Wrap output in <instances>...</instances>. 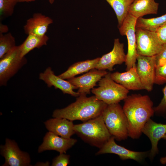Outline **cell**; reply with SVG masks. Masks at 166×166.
I'll list each match as a JSON object with an SVG mask.
<instances>
[{
  "label": "cell",
  "instance_id": "83f0119b",
  "mask_svg": "<svg viewBox=\"0 0 166 166\" xmlns=\"http://www.w3.org/2000/svg\"><path fill=\"white\" fill-rule=\"evenodd\" d=\"M163 97L160 103L154 107L155 113L164 117H166V85L162 90Z\"/></svg>",
  "mask_w": 166,
  "mask_h": 166
},
{
  "label": "cell",
  "instance_id": "9c48e42d",
  "mask_svg": "<svg viewBox=\"0 0 166 166\" xmlns=\"http://www.w3.org/2000/svg\"><path fill=\"white\" fill-rule=\"evenodd\" d=\"M0 153L5 159L3 166H30L29 154L21 151L14 140L6 138L4 145H0Z\"/></svg>",
  "mask_w": 166,
  "mask_h": 166
},
{
  "label": "cell",
  "instance_id": "7c38bea8",
  "mask_svg": "<svg viewBox=\"0 0 166 166\" xmlns=\"http://www.w3.org/2000/svg\"><path fill=\"white\" fill-rule=\"evenodd\" d=\"M115 138L112 136L108 141L96 153V155L113 153L118 155L122 160L132 159L141 162L147 155V152L132 151L116 144Z\"/></svg>",
  "mask_w": 166,
  "mask_h": 166
},
{
  "label": "cell",
  "instance_id": "f1b7e54d",
  "mask_svg": "<svg viewBox=\"0 0 166 166\" xmlns=\"http://www.w3.org/2000/svg\"><path fill=\"white\" fill-rule=\"evenodd\" d=\"M70 156L64 153L60 154L53 159L51 166H66L70 162Z\"/></svg>",
  "mask_w": 166,
  "mask_h": 166
},
{
  "label": "cell",
  "instance_id": "cb8c5ba5",
  "mask_svg": "<svg viewBox=\"0 0 166 166\" xmlns=\"http://www.w3.org/2000/svg\"><path fill=\"white\" fill-rule=\"evenodd\" d=\"M166 22V14L159 17L149 18L140 17L137 18L136 28L156 32Z\"/></svg>",
  "mask_w": 166,
  "mask_h": 166
},
{
  "label": "cell",
  "instance_id": "ba28073f",
  "mask_svg": "<svg viewBox=\"0 0 166 166\" xmlns=\"http://www.w3.org/2000/svg\"><path fill=\"white\" fill-rule=\"evenodd\" d=\"M136 34L138 55L155 56L161 50L163 44L156 32L136 28Z\"/></svg>",
  "mask_w": 166,
  "mask_h": 166
},
{
  "label": "cell",
  "instance_id": "6da1fadb",
  "mask_svg": "<svg viewBox=\"0 0 166 166\" xmlns=\"http://www.w3.org/2000/svg\"><path fill=\"white\" fill-rule=\"evenodd\" d=\"M124 101L123 109L128 121V136L137 139L146 123L155 113L153 103L148 96L139 94L128 95Z\"/></svg>",
  "mask_w": 166,
  "mask_h": 166
},
{
  "label": "cell",
  "instance_id": "d6986e66",
  "mask_svg": "<svg viewBox=\"0 0 166 166\" xmlns=\"http://www.w3.org/2000/svg\"><path fill=\"white\" fill-rule=\"evenodd\" d=\"M44 124L49 132L65 138H70L75 133L73 121L65 118L54 117Z\"/></svg>",
  "mask_w": 166,
  "mask_h": 166
},
{
  "label": "cell",
  "instance_id": "4316f807",
  "mask_svg": "<svg viewBox=\"0 0 166 166\" xmlns=\"http://www.w3.org/2000/svg\"><path fill=\"white\" fill-rule=\"evenodd\" d=\"M166 83V62L162 65H156L155 84L159 85Z\"/></svg>",
  "mask_w": 166,
  "mask_h": 166
},
{
  "label": "cell",
  "instance_id": "f546056e",
  "mask_svg": "<svg viewBox=\"0 0 166 166\" xmlns=\"http://www.w3.org/2000/svg\"><path fill=\"white\" fill-rule=\"evenodd\" d=\"M156 65H162L166 62V44H163L159 53L155 56Z\"/></svg>",
  "mask_w": 166,
  "mask_h": 166
},
{
  "label": "cell",
  "instance_id": "836d02e7",
  "mask_svg": "<svg viewBox=\"0 0 166 166\" xmlns=\"http://www.w3.org/2000/svg\"><path fill=\"white\" fill-rule=\"evenodd\" d=\"M36 0H17L18 2H29L34 1Z\"/></svg>",
  "mask_w": 166,
  "mask_h": 166
},
{
  "label": "cell",
  "instance_id": "8fae6325",
  "mask_svg": "<svg viewBox=\"0 0 166 166\" xmlns=\"http://www.w3.org/2000/svg\"><path fill=\"white\" fill-rule=\"evenodd\" d=\"M108 72L105 70L95 68L90 70L83 75L67 80L72 85L76 86L80 94H90L96 84Z\"/></svg>",
  "mask_w": 166,
  "mask_h": 166
},
{
  "label": "cell",
  "instance_id": "52a82bcc",
  "mask_svg": "<svg viewBox=\"0 0 166 166\" xmlns=\"http://www.w3.org/2000/svg\"><path fill=\"white\" fill-rule=\"evenodd\" d=\"M137 19V18L128 13L121 25L118 28L121 35H126L128 41V51L125 62L126 71L136 66V62L138 56L136 34Z\"/></svg>",
  "mask_w": 166,
  "mask_h": 166
},
{
  "label": "cell",
  "instance_id": "277c9868",
  "mask_svg": "<svg viewBox=\"0 0 166 166\" xmlns=\"http://www.w3.org/2000/svg\"><path fill=\"white\" fill-rule=\"evenodd\" d=\"M101 115L111 135L117 140L128 136V123L123 108L119 103L108 105Z\"/></svg>",
  "mask_w": 166,
  "mask_h": 166
},
{
  "label": "cell",
  "instance_id": "3957f363",
  "mask_svg": "<svg viewBox=\"0 0 166 166\" xmlns=\"http://www.w3.org/2000/svg\"><path fill=\"white\" fill-rule=\"evenodd\" d=\"M75 133L83 141L99 148L112 136L104 121L101 114L94 118L74 124Z\"/></svg>",
  "mask_w": 166,
  "mask_h": 166
},
{
  "label": "cell",
  "instance_id": "d6a6232c",
  "mask_svg": "<svg viewBox=\"0 0 166 166\" xmlns=\"http://www.w3.org/2000/svg\"><path fill=\"white\" fill-rule=\"evenodd\" d=\"M162 138L166 140V134H165L163 137ZM160 163L163 164H166V156L162 157L160 159Z\"/></svg>",
  "mask_w": 166,
  "mask_h": 166
},
{
  "label": "cell",
  "instance_id": "44dd1931",
  "mask_svg": "<svg viewBox=\"0 0 166 166\" xmlns=\"http://www.w3.org/2000/svg\"><path fill=\"white\" fill-rule=\"evenodd\" d=\"M100 57L76 62L70 65L64 72L58 75L64 79L68 80L76 76L87 72L96 68Z\"/></svg>",
  "mask_w": 166,
  "mask_h": 166
},
{
  "label": "cell",
  "instance_id": "5b68a950",
  "mask_svg": "<svg viewBox=\"0 0 166 166\" xmlns=\"http://www.w3.org/2000/svg\"><path fill=\"white\" fill-rule=\"evenodd\" d=\"M108 73L99 81V87L93 88L92 93L98 99L107 105L119 103L125 99L129 90L115 81Z\"/></svg>",
  "mask_w": 166,
  "mask_h": 166
},
{
  "label": "cell",
  "instance_id": "603a6c76",
  "mask_svg": "<svg viewBox=\"0 0 166 166\" xmlns=\"http://www.w3.org/2000/svg\"><path fill=\"white\" fill-rule=\"evenodd\" d=\"M114 11L118 22V27L121 25L128 13L129 8L134 0H105Z\"/></svg>",
  "mask_w": 166,
  "mask_h": 166
},
{
  "label": "cell",
  "instance_id": "1f68e13d",
  "mask_svg": "<svg viewBox=\"0 0 166 166\" xmlns=\"http://www.w3.org/2000/svg\"><path fill=\"white\" fill-rule=\"evenodd\" d=\"M9 28L7 26L2 23H0V34H4L8 33Z\"/></svg>",
  "mask_w": 166,
  "mask_h": 166
},
{
  "label": "cell",
  "instance_id": "8992f818",
  "mask_svg": "<svg viewBox=\"0 0 166 166\" xmlns=\"http://www.w3.org/2000/svg\"><path fill=\"white\" fill-rule=\"evenodd\" d=\"M21 55L20 45L16 46L0 60V85L6 86L8 81L26 64Z\"/></svg>",
  "mask_w": 166,
  "mask_h": 166
},
{
  "label": "cell",
  "instance_id": "9a60e30c",
  "mask_svg": "<svg viewBox=\"0 0 166 166\" xmlns=\"http://www.w3.org/2000/svg\"><path fill=\"white\" fill-rule=\"evenodd\" d=\"M39 79L43 81L49 87L52 86L55 89H59L64 94H67L72 96L78 97L81 94L74 90L77 88L71 84L68 80H65L58 76L56 75L50 67H48L39 75Z\"/></svg>",
  "mask_w": 166,
  "mask_h": 166
},
{
  "label": "cell",
  "instance_id": "d4e9b609",
  "mask_svg": "<svg viewBox=\"0 0 166 166\" xmlns=\"http://www.w3.org/2000/svg\"><path fill=\"white\" fill-rule=\"evenodd\" d=\"M16 46L15 38L11 33L0 34V59Z\"/></svg>",
  "mask_w": 166,
  "mask_h": 166
},
{
  "label": "cell",
  "instance_id": "4fadbf2b",
  "mask_svg": "<svg viewBox=\"0 0 166 166\" xmlns=\"http://www.w3.org/2000/svg\"><path fill=\"white\" fill-rule=\"evenodd\" d=\"M124 44L120 42L119 38L115 39L112 50L100 58L95 69L112 71L115 65L125 62L126 54L124 52Z\"/></svg>",
  "mask_w": 166,
  "mask_h": 166
},
{
  "label": "cell",
  "instance_id": "7a4b0ae2",
  "mask_svg": "<svg viewBox=\"0 0 166 166\" xmlns=\"http://www.w3.org/2000/svg\"><path fill=\"white\" fill-rule=\"evenodd\" d=\"M107 105L95 95L88 97L86 95L81 94L74 102L66 107L55 110L52 116L83 122L101 115Z\"/></svg>",
  "mask_w": 166,
  "mask_h": 166
},
{
  "label": "cell",
  "instance_id": "4dcf8cb0",
  "mask_svg": "<svg viewBox=\"0 0 166 166\" xmlns=\"http://www.w3.org/2000/svg\"><path fill=\"white\" fill-rule=\"evenodd\" d=\"M156 32L162 43L166 44V22L159 28Z\"/></svg>",
  "mask_w": 166,
  "mask_h": 166
},
{
  "label": "cell",
  "instance_id": "5bb4252c",
  "mask_svg": "<svg viewBox=\"0 0 166 166\" xmlns=\"http://www.w3.org/2000/svg\"><path fill=\"white\" fill-rule=\"evenodd\" d=\"M76 139L65 138L50 132H47L43 138V142L39 146L38 152L46 150H55L60 153H65L77 142Z\"/></svg>",
  "mask_w": 166,
  "mask_h": 166
},
{
  "label": "cell",
  "instance_id": "e575fe53",
  "mask_svg": "<svg viewBox=\"0 0 166 166\" xmlns=\"http://www.w3.org/2000/svg\"><path fill=\"white\" fill-rule=\"evenodd\" d=\"M54 1L55 0H49V1L50 4H53L54 3Z\"/></svg>",
  "mask_w": 166,
  "mask_h": 166
},
{
  "label": "cell",
  "instance_id": "ffe728a7",
  "mask_svg": "<svg viewBox=\"0 0 166 166\" xmlns=\"http://www.w3.org/2000/svg\"><path fill=\"white\" fill-rule=\"evenodd\" d=\"M159 4L155 0H134L129 9L128 13L138 18L144 15L157 14Z\"/></svg>",
  "mask_w": 166,
  "mask_h": 166
},
{
  "label": "cell",
  "instance_id": "30bf717a",
  "mask_svg": "<svg viewBox=\"0 0 166 166\" xmlns=\"http://www.w3.org/2000/svg\"><path fill=\"white\" fill-rule=\"evenodd\" d=\"M136 65L137 73L144 87V89L151 91L155 84L156 67L155 56L138 55Z\"/></svg>",
  "mask_w": 166,
  "mask_h": 166
},
{
  "label": "cell",
  "instance_id": "e0dca14e",
  "mask_svg": "<svg viewBox=\"0 0 166 166\" xmlns=\"http://www.w3.org/2000/svg\"><path fill=\"white\" fill-rule=\"evenodd\" d=\"M112 78L128 90H137L144 89L137 73L136 66L126 72H116L110 74Z\"/></svg>",
  "mask_w": 166,
  "mask_h": 166
},
{
  "label": "cell",
  "instance_id": "ac0fdd59",
  "mask_svg": "<svg viewBox=\"0 0 166 166\" xmlns=\"http://www.w3.org/2000/svg\"><path fill=\"white\" fill-rule=\"evenodd\" d=\"M53 21L49 17L41 13H35L27 21L23 29L26 34L42 36L46 35L49 26Z\"/></svg>",
  "mask_w": 166,
  "mask_h": 166
},
{
  "label": "cell",
  "instance_id": "484cf974",
  "mask_svg": "<svg viewBox=\"0 0 166 166\" xmlns=\"http://www.w3.org/2000/svg\"><path fill=\"white\" fill-rule=\"evenodd\" d=\"M17 0H0V21L13 14Z\"/></svg>",
  "mask_w": 166,
  "mask_h": 166
},
{
  "label": "cell",
  "instance_id": "2e32d148",
  "mask_svg": "<svg viewBox=\"0 0 166 166\" xmlns=\"http://www.w3.org/2000/svg\"><path fill=\"white\" fill-rule=\"evenodd\" d=\"M142 133L145 135L151 141L152 147L149 156L152 160L158 153L159 141L166 134V124L157 123L150 119L145 124Z\"/></svg>",
  "mask_w": 166,
  "mask_h": 166
},
{
  "label": "cell",
  "instance_id": "7402d4cb",
  "mask_svg": "<svg viewBox=\"0 0 166 166\" xmlns=\"http://www.w3.org/2000/svg\"><path fill=\"white\" fill-rule=\"evenodd\" d=\"M28 35L24 41L20 45L21 55L22 57L34 49L46 45L49 39L46 35L41 36L31 34Z\"/></svg>",
  "mask_w": 166,
  "mask_h": 166
}]
</instances>
